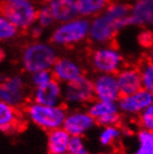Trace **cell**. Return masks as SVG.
Instances as JSON below:
<instances>
[{
  "instance_id": "1",
  "label": "cell",
  "mask_w": 153,
  "mask_h": 154,
  "mask_svg": "<svg viewBox=\"0 0 153 154\" xmlns=\"http://www.w3.org/2000/svg\"><path fill=\"white\" fill-rule=\"evenodd\" d=\"M58 57L56 46L52 42L36 40L25 46L20 60L26 73L34 74L40 70H52Z\"/></svg>"
},
{
  "instance_id": "2",
  "label": "cell",
  "mask_w": 153,
  "mask_h": 154,
  "mask_svg": "<svg viewBox=\"0 0 153 154\" xmlns=\"http://www.w3.org/2000/svg\"><path fill=\"white\" fill-rule=\"evenodd\" d=\"M89 34V19L76 17L65 23H57L50 32L49 42L56 47H73L80 45Z\"/></svg>"
},
{
  "instance_id": "3",
  "label": "cell",
  "mask_w": 153,
  "mask_h": 154,
  "mask_svg": "<svg viewBox=\"0 0 153 154\" xmlns=\"http://www.w3.org/2000/svg\"><path fill=\"white\" fill-rule=\"evenodd\" d=\"M68 108L64 104L57 106H49L35 103L31 100L25 108L27 119L42 130L50 132L53 130L61 128L64 125Z\"/></svg>"
},
{
  "instance_id": "4",
  "label": "cell",
  "mask_w": 153,
  "mask_h": 154,
  "mask_svg": "<svg viewBox=\"0 0 153 154\" xmlns=\"http://www.w3.org/2000/svg\"><path fill=\"white\" fill-rule=\"evenodd\" d=\"M0 12L19 30H29L36 25L38 6L35 1H2L0 4Z\"/></svg>"
},
{
  "instance_id": "5",
  "label": "cell",
  "mask_w": 153,
  "mask_h": 154,
  "mask_svg": "<svg viewBox=\"0 0 153 154\" xmlns=\"http://www.w3.org/2000/svg\"><path fill=\"white\" fill-rule=\"evenodd\" d=\"M89 62L96 74H116L125 65L123 54L113 44L96 46L91 53Z\"/></svg>"
},
{
  "instance_id": "6",
  "label": "cell",
  "mask_w": 153,
  "mask_h": 154,
  "mask_svg": "<svg viewBox=\"0 0 153 154\" xmlns=\"http://www.w3.org/2000/svg\"><path fill=\"white\" fill-rule=\"evenodd\" d=\"M93 100H95L94 86L89 77L84 75L77 81L63 85V104L67 107L87 106Z\"/></svg>"
},
{
  "instance_id": "7",
  "label": "cell",
  "mask_w": 153,
  "mask_h": 154,
  "mask_svg": "<svg viewBox=\"0 0 153 154\" xmlns=\"http://www.w3.org/2000/svg\"><path fill=\"white\" fill-rule=\"evenodd\" d=\"M121 25L104 11L89 20L88 39L95 46L113 44L120 31Z\"/></svg>"
},
{
  "instance_id": "8",
  "label": "cell",
  "mask_w": 153,
  "mask_h": 154,
  "mask_svg": "<svg viewBox=\"0 0 153 154\" xmlns=\"http://www.w3.org/2000/svg\"><path fill=\"white\" fill-rule=\"evenodd\" d=\"M27 82L23 75H12L0 82V100L14 107H20L28 100Z\"/></svg>"
},
{
  "instance_id": "9",
  "label": "cell",
  "mask_w": 153,
  "mask_h": 154,
  "mask_svg": "<svg viewBox=\"0 0 153 154\" xmlns=\"http://www.w3.org/2000/svg\"><path fill=\"white\" fill-rule=\"evenodd\" d=\"M86 109L94 117L96 124L101 127L119 125L122 119L117 102L93 100L86 106Z\"/></svg>"
},
{
  "instance_id": "10",
  "label": "cell",
  "mask_w": 153,
  "mask_h": 154,
  "mask_svg": "<svg viewBox=\"0 0 153 154\" xmlns=\"http://www.w3.org/2000/svg\"><path fill=\"white\" fill-rule=\"evenodd\" d=\"M151 104H153V94L144 88L129 95H123L117 100L121 114L131 119H138V116Z\"/></svg>"
},
{
  "instance_id": "11",
  "label": "cell",
  "mask_w": 153,
  "mask_h": 154,
  "mask_svg": "<svg viewBox=\"0 0 153 154\" xmlns=\"http://www.w3.org/2000/svg\"><path fill=\"white\" fill-rule=\"evenodd\" d=\"M96 125V121L86 108L77 107L68 111L63 127L72 136H84Z\"/></svg>"
},
{
  "instance_id": "12",
  "label": "cell",
  "mask_w": 153,
  "mask_h": 154,
  "mask_svg": "<svg viewBox=\"0 0 153 154\" xmlns=\"http://www.w3.org/2000/svg\"><path fill=\"white\" fill-rule=\"evenodd\" d=\"M93 86L95 100L117 102L122 96L115 74H96L93 78Z\"/></svg>"
},
{
  "instance_id": "13",
  "label": "cell",
  "mask_w": 153,
  "mask_h": 154,
  "mask_svg": "<svg viewBox=\"0 0 153 154\" xmlns=\"http://www.w3.org/2000/svg\"><path fill=\"white\" fill-rule=\"evenodd\" d=\"M52 73L54 75V78L63 85L77 81L85 75L84 68L80 65V63L74 58L66 56L57 58V60L55 62L52 68Z\"/></svg>"
},
{
  "instance_id": "14",
  "label": "cell",
  "mask_w": 153,
  "mask_h": 154,
  "mask_svg": "<svg viewBox=\"0 0 153 154\" xmlns=\"http://www.w3.org/2000/svg\"><path fill=\"white\" fill-rule=\"evenodd\" d=\"M31 100L35 103L49 106L63 104V84L54 78L45 85L35 87L31 94Z\"/></svg>"
},
{
  "instance_id": "15",
  "label": "cell",
  "mask_w": 153,
  "mask_h": 154,
  "mask_svg": "<svg viewBox=\"0 0 153 154\" xmlns=\"http://www.w3.org/2000/svg\"><path fill=\"white\" fill-rule=\"evenodd\" d=\"M119 83L121 95H129L140 91L142 87V76L139 66L124 65L115 74Z\"/></svg>"
},
{
  "instance_id": "16",
  "label": "cell",
  "mask_w": 153,
  "mask_h": 154,
  "mask_svg": "<svg viewBox=\"0 0 153 154\" xmlns=\"http://www.w3.org/2000/svg\"><path fill=\"white\" fill-rule=\"evenodd\" d=\"M133 26L153 28V0H135L131 6Z\"/></svg>"
},
{
  "instance_id": "17",
  "label": "cell",
  "mask_w": 153,
  "mask_h": 154,
  "mask_svg": "<svg viewBox=\"0 0 153 154\" xmlns=\"http://www.w3.org/2000/svg\"><path fill=\"white\" fill-rule=\"evenodd\" d=\"M56 23H65L78 17L76 0H46Z\"/></svg>"
},
{
  "instance_id": "18",
  "label": "cell",
  "mask_w": 153,
  "mask_h": 154,
  "mask_svg": "<svg viewBox=\"0 0 153 154\" xmlns=\"http://www.w3.org/2000/svg\"><path fill=\"white\" fill-rule=\"evenodd\" d=\"M68 132L64 127L53 130L47 133V152L48 154H65L68 152L70 141Z\"/></svg>"
},
{
  "instance_id": "19",
  "label": "cell",
  "mask_w": 153,
  "mask_h": 154,
  "mask_svg": "<svg viewBox=\"0 0 153 154\" xmlns=\"http://www.w3.org/2000/svg\"><path fill=\"white\" fill-rule=\"evenodd\" d=\"M111 2V0H76L78 15L92 19L105 11Z\"/></svg>"
},
{
  "instance_id": "20",
  "label": "cell",
  "mask_w": 153,
  "mask_h": 154,
  "mask_svg": "<svg viewBox=\"0 0 153 154\" xmlns=\"http://www.w3.org/2000/svg\"><path fill=\"white\" fill-rule=\"evenodd\" d=\"M18 108L0 100V131H12L19 121Z\"/></svg>"
},
{
  "instance_id": "21",
  "label": "cell",
  "mask_w": 153,
  "mask_h": 154,
  "mask_svg": "<svg viewBox=\"0 0 153 154\" xmlns=\"http://www.w3.org/2000/svg\"><path fill=\"white\" fill-rule=\"evenodd\" d=\"M123 136L122 127L120 125H110L102 127L98 134V142L102 146L108 147L117 142Z\"/></svg>"
},
{
  "instance_id": "22",
  "label": "cell",
  "mask_w": 153,
  "mask_h": 154,
  "mask_svg": "<svg viewBox=\"0 0 153 154\" xmlns=\"http://www.w3.org/2000/svg\"><path fill=\"white\" fill-rule=\"evenodd\" d=\"M136 143L135 154H150L153 147V131L140 127L136 132Z\"/></svg>"
},
{
  "instance_id": "23",
  "label": "cell",
  "mask_w": 153,
  "mask_h": 154,
  "mask_svg": "<svg viewBox=\"0 0 153 154\" xmlns=\"http://www.w3.org/2000/svg\"><path fill=\"white\" fill-rule=\"evenodd\" d=\"M56 23V20L54 18L53 14L50 11L49 7L47 6L46 2L38 6V12H37V21L36 25H38L39 27H42L44 30L47 28L53 27Z\"/></svg>"
},
{
  "instance_id": "24",
  "label": "cell",
  "mask_w": 153,
  "mask_h": 154,
  "mask_svg": "<svg viewBox=\"0 0 153 154\" xmlns=\"http://www.w3.org/2000/svg\"><path fill=\"white\" fill-rule=\"evenodd\" d=\"M142 76V87L153 94V63L144 59L139 65Z\"/></svg>"
},
{
  "instance_id": "25",
  "label": "cell",
  "mask_w": 153,
  "mask_h": 154,
  "mask_svg": "<svg viewBox=\"0 0 153 154\" xmlns=\"http://www.w3.org/2000/svg\"><path fill=\"white\" fill-rule=\"evenodd\" d=\"M19 29L0 12V42H7L16 38Z\"/></svg>"
},
{
  "instance_id": "26",
  "label": "cell",
  "mask_w": 153,
  "mask_h": 154,
  "mask_svg": "<svg viewBox=\"0 0 153 154\" xmlns=\"http://www.w3.org/2000/svg\"><path fill=\"white\" fill-rule=\"evenodd\" d=\"M136 123L139 127L146 128L150 131H153V104H151L148 108H145L143 112L138 116Z\"/></svg>"
},
{
  "instance_id": "27",
  "label": "cell",
  "mask_w": 153,
  "mask_h": 154,
  "mask_svg": "<svg viewBox=\"0 0 153 154\" xmlns=\"http://www.w3.org/2000/svg\"><path fill=\"white\" fill-rule=\"evenodd\" d=\"M54 79V75L52 73V70H40L37 73L30 74V84L33 85V87H38L42 85H45L47 83H49L50 81Z\"/></svg>"
},
{
  "instance_id": "28",
  "label": "cell",
  "mask_w": 153,
  "mask_h": 154,
  "mask_svg": "<svg viewBox=\"0 0 153 154\" xmlns=\"http://www.w3.org/2000/svg\"><path fill=\"white\" fill-rule=\"evenodd\" d=\"M68 152L72 154H88L86 143L83 136H70Z\"/></svg>"
},
{
  "instance_id": "29",
  "label": "cell",
  "mask_w": 153,
  "mask_h": 154,
  "mask_svg": "<svg viewBox=\"0 0 153 154\" xmlns=\"http://www.w3.org/2000/svg\"><path fill=\"white\" fill-rule=\"evenodd\" d=\"M140 42L143 46H146L150 48L153 45V34L150 30L142 31V34L140 35Z\"/></svg>"
},
{
  "instance_id": "30",
  "label": "cell",
  "mask_w": 153,
  "mask_h": 154,
  "mask_svg": "<svg viewBox=\"0 0 153 154\" xmlns=\"http://www.w3.org/2000/svg\"><path fill=\"white\" fill-rule=\"evenodd\" d=\"M145 59H146V60H149V62L153 63V45L150 47L149 51H148V54H146Z\"/></svg>"
},
{
  "instance_id": "31",
  "label": "cell",
  "mask_w": 153,
  "mask_h": 154,
  "mask_svg": "<svg viewBox=\"0 0 153 154\" xmlns=\"http://www.w3.org/2000/svg\"><path fill=\"white\" fill-rule=\"evenodd\" d=\"M6 2H18V1H35V0H2Z\"/></svg>"
},
{
  "instance_id": "32",
  "label": "cell",
  "mask_w": 153,
  "mask_h": 154,
  "mask_svg": "<svg viewBox=\"0 0 153 154\" xmlns=\"http://www.w3.org/2000/svg\"><path fill=\"white\" fill-rule=\"evenodd\" d=\"M150 154H153V147H152V150H151V152H150Z\"/></svg>"
},
{
  "instance_id": "33",
  "label": "cell",
  "mask_w": 153,
  "mask_h": 154,
  "mask_svg": "<svg viewBox=\"0 0 153 154\" xmlns=\"http://www.w3.org/2000/svg\"><path fill=\"white\" fill-rule=\"evenodd\" d=\"M65 154H72V153H69V152H67V153H65Z\"/></svg>"
},
{
  "instance_id": "34",
  "label": "cell",
  "mask_w": 153,
  "mask_h": 154,
  "mask_svg": "<svg viewBox=\"0 0 153 154\" xmlns=\"http://www.w3.org/2000/svg\"><path fill=\"white\" fill-rule=\"evenodd\" d=\"M134 154H135V153H134Z\"/></svg>"
}]
</instances>
